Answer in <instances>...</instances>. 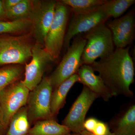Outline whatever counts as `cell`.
Listing matches in <instances>:
<instances>
[{
    "mask_svg": "<svg viewBox=\"0 0 135 135\" xmlns=\"http://www.w3.org/2000/svg\"><path fill=\"white\" fill-rule=\"evenodd\" d=\"M129 49V46L116 49L108 57L96 60L90 65L94 71L98 73L113 97H134L130 86L134 81L135 70Z\"/></svg>",
    "mask_w": 135,
    "mask_h": 135,
    "instance_id": "6da1fadb",
    "label": "cell"
},
{
    "mask_svg": "<svg viewBox=\"0 0 135 135\" xmlns=\"http://www.w3.org/2000/svg\"><path fill=\"white\" fill-rule=\"evenodd\" d=\"M84 38L86 42L81 56L82 65H91L98 59L108 57L115 50L112 33L105 23L86 33Z\"/></svg>",
    "mask_w": 135,
    "mask_h": 135,
    "instance_id": "7a4b0ae2",
    "label": "cell"
},
{
    "mask_svg": "<svg viewBox=\"0 0 135 135\" xmlns=\"http://www.w3.org/2000/svg\"><path fill=\"white\" fill-rule=\"evenodd\" d=\"M30 90L23 81H16L0 92V117L4 129L8 128L13 116L25 106Z\"/></svg>",
    "mask_w": 135,
    "mask_h": 135,
    "instance_id": "3957f363",
    "label": "cell"
},
{
    "mask_svg": "<svg viewBox=\"0 0 135 135\" xmlns=\"http://www.w3.org/2000/svg\"><path fill=\"white\" fill-rule=\"evenodd\" d=\"M86 42L85 38L79 37L70 44L58 66L49 77L53 90L63 81L77 73L82 65L81 56Z\"/></svg>",
    "mask_w": 135,
    "mask_h": 135,
    "instance_id": "277c9868",
    "label": "cell"
},
{
    "mask_svg": "<svg viewBox=\"0 0 135 135\" xmlns=\"http://www.w3.org/2000/svg\"><path fill=\"white\" fill-rule=\"evenodd\" d=\"M33 45L26 36L0 35V65L25 64L32 57Z\"/></svg>",
    "mask_w": 135,
    "mask_h": 135,
    "instance_id": "5b68a950",
    "label": "cell"
},
{
    "mask_svg": "<svg viewBox=\"0 0 135 135\" xmlns=\"http://www.w3.org/2000/svg\"><path fill=\"white\" fill-rule=\"evenodd\" d=\"M53 90L49 78L45 77L33 90L30 91L27 102L29 120L54 119L50 105Z\"/></svg>",
    "mask_w": 135,
    "mask_h": 135,
    "instance_id": "8992f818",
    "label": "cell"
},
{
    "mask_svg": "<svg viewBox=\"0 0 135 135\" xmlns=\"http://www.w3.org/2000/svg\"><path fill=\"white\" fill-rule=\"evenodd\" d=\"M69 15L67 6L57 1L54 18L44 44V49L55 60L58 58L64 47Z\"/></svg>",
    "mask_w": 135,
    "mask_h": 135,
    "instance_id": "52a82bcc",
    "label": "cell"
},
{
    "mask_svg": "<svg viewBox=\"0 0 135 135\" xmlns=\"http://www.w3.org/2000/svg\"><path fill=\"white\" fill-rule=\"evenodd\" d=\"M57 1H32V9L29 19L36 44L44 47V40L54 16Z\"/></svg>",
    "mask_w": 135,
    "mask_h": 135,
    "instance_id": "ba28073f",
    "label": "cell"
},
{
    "mask_svg": "<svg viewBox=\"0 0 135 135\" xmlns=\"http://www.w3.org/2000/svg\"><path fill=\"white\" fill-rule=\"evenodd\" d=\"M98 97L87 87L83 86L82 91L74 101L62 124L71 133L80 134L84 130V123L87 113Z\"/></svg>",
    "mask_w": 135,
    "mask_h": 135,
    "instance_id": "9c48e42d",
    "label": "cell"
},
{
    "mask_svg": "<svg viewBox=\"0 0 135 135\" xmlns=\"http://www.w3.org/2000/svg\"><path fill=\"white\" fill-rule=\"evenodd\" d=\"M32 60L25 68L24 83L30 91L40 83L44 73L55 59L43 46L35 43L32 49Z\"/></svg>",
    "mask_w": 135,
    "mask_h": 135,
    "instance_id": "30bf717a",
    "label": "cell"
},
{
    "mask_svg": "<svg viewBox=\"0 0 135 135\" xmlns=\"http://www.w3.org/2000/svg\"><path fill=\"white\" fill-rule=\"evenodd\" d=\"M108 19L99 9L88 14L74 15L66 33L64 47L67 50L75 36L83 33H86L99 25L105 23Z\"/></svg>",
    "mask_w": 135,
    "mask_h": 135,
    "instance_id": "8fae6325",
    "label": "cell"
},
{
    "mask_svg": "<svg viewBox=\"0 0 135 135\" xmlns=\"http://www.w3.org/2000/svg\"><path fill=\"white\" fill-rule=\"evenodd\" d=\"M107 26L112 36L116 49H123L129 46L134 40L135 17L133 11L108 22Z\"/></svg>",
    "mask_w": 135,
    "mask_h": 135,
    "instance_id": "7c38bea8",
    "label": "cell"
},
{
    "mask_svg": "<svg viewBox=\"0 0 135 135\" xmlns=\"http://www.w3.org/2000/svg\"><path fill=\"white\" fill-rule=\"evenodd\" d=\"M108 124L115 135H135V101L122 107Z\"/></svg>",
    "mask_w": 135,
    "mask_h": 135,
    "instance_id": "4fadbf2b",
    "label": "cell"
},
{
    "mask_svg": "<svg viewBox=\"0 0 135 135\" xmlns=\"http://www.w3.org/2000/svg\"><path fill=\"white\" fill-rule=\"evenodd\" d=\"M79 82L87 87L98 98L108 102L113 97L110 90L99 75L95 74L90 65H82L77 71Z\"/></svg>",
    "mask_w": 135,
    "mask_h": 135,
    "instance_id": "5bb4252c",
    "label": "cell"
},
{
    "mask_svg": "<svg viewBox=\"0 0 135 135\" xmlns=\"http://www.w3.org/2000/svg\"><path fill=\"white\" fill-rule=\"evenodd\" d=\"M79 82L77 74L62 82L51 94V111L53 116L58 114L60 109L64 105L68 92L76 83Z\"/></svg>",
    "mask_w": 135,
    "mask_h": 135,
    "instance_id": "9a60e30c",
    "label": "cell"
},
{
    "mask_svg": "<svg viewBox=\"0 0 135 135\" xmlns=\"http://www.w3.org/2000/svg\"><path fill=\"white\" fill-rule=\"evenodd\" d=\"M71 133L68 128L51 119L38 121L30 128L27 135H68Z\"/></svg>",
    "mask_w": 135,
    "mask_h": 135,
    "instance_id": "2e32d148",
    "label": "cell"
},
{
    "mask_svg": "<svg viewBox=\"0 0 135 135\" xmlns=\"http://www.w3.org/2000/svg\"><path fill=\"white\" fill-rule=\"evenodd\" d=\"M29 121L27 107H23L12 117L5 135H27Z\"/></svg>",
    "mask_w": 135,
    "mask_h": 135,
    "instance_id": "e0dca14e",
    "label": "cell"
},
{
    "mask_svg": "<svg viewBox=\"0 0 135 135\" xmlns=\"http://www.w3.org/2000/svg\"><path fill=\"white\" fill-rule=\"evenodd\" d=\"M135 3V0H106L99 9L107 18L116 19L121 17Z\"/></svg>",
    "mask_w": 135,
    "mask_h": 135,
    "instance_id": "ac0fdd59",
    "label": "cell"
},
{
    "mask_svg": "<svg viewBox=\"0 0 135 135\" xmlns=\"http://www.w3.org/2000/svg\"><path fill=\"white\" fill-rule=\"evenodd\" d=\"M106 0H62V3L71 9L74 15L88 14L99 9Z\"/></svg>",
    "mask_w": 135,
    "mask_h": 135,
    "instance_id": "d6986e66",
    "label": "cell"
},
{
    "mask_svg": "<svg viewBox=\"0 0 135 135\" xmlns=\"http://www.w3.org/2000/svg\"><path fill=\"white\" fill-rule=\"evenodd\" d=\"M32 26L31 21L29 19L0 22V35L24 33L32 29Z\"/></svg>",
    "mask_w": 135,
    "mask_h": 135,
    "instance_id": "ffe728a7",
    "label": "cell"
},
{
    "mask_svg": "<svg viewBox=\"0 0 135 135\" xmlns=\"http://www.w3.org/2000/svg\"><path fill=\"white\" fill-rule=\"evenodd\" d=\"M32 9V1L21 0L11 9L6 11L8 21L29 19Z\"/></svg>",
    "mask_w": 135,
    "mask_h": 135,
    "instance_id": "44dd1931",
    "label": "cell"
},
{
    "mask_svg": "<svg viewBox=\"0 0 135 135\" xmlns=\"http://www.w3.org/2000/svg\"><path fill=\"white\" fill-rule=\"evenodd\" d=\"M23 71V68L19 65L8 66L0 69V92L17 81Z\"/></svg>",
    "mask_w": 135,
    "mask_h": 135,
    "instance_id": "7402d4cb",
    "label": "cell"
},
{
    "mask_svg": "<svg viewBox=\"0 0 135 135\" xmlns=\"http://www.w3.org/2000/svg\"><path fill=\"white\" fill-rule=\"evenodd\" d=\"M110 131L108 123L99 120L91 134L93 135H106Z\"/></svg>",
    "mask_w": 135,
    "mask_h": 135,
    "instance_id": "603a6c76",
    "label": "cell"
},
{
    "mask_svg": "<svg viewBox=\"0 0 135 135\" xmlns=\"http://www.w3.org/2000/svg\"><path fill=\"white\" fill-rule=\"evenodd\" d=\"M99 120L94 117H90L85 119L84 123V130L92 133Z\"/></svg>",
    "mask_w": 135,
    "mask_h": 135,
    "instance_id": "cb8c5ba5",
    "label": "cell"
},
{
    "mask_svg": "<svg viewBox=\"0 0 135 135\" xmlns=\"http://www.w3.org/2000/svg\"><path fill=\"white\" fill-rule=\"evenodd\" d=\"M21 0H4L2 1L3 7L5 11H7L14 7Z\"/></svg>",
    "mask_w": 135,
    "mask_h": 135,
    "instance_id": "d4e9b609",
    "label": "cell"
},
{
    "mask_svg": "<svg viewBox=\"0 0 135 135\" xmlns=\"http://www.w3.org/2000/svg\"><path fill=\"white\" fill-rule=\"evenodd\" d=\"M8 21L6 11L3 7L2 1L0 0V22Z\"/></svg>",
    "mask_w": 135,
    "mask_h": 135,
    "instance_id": "484cf974",
    "label": "cell"
},
{
    "mask_svg": "<svg viewBox=\"0 0 135 135\" xmlns=\"http://www.w3.org/2000/svg\"><path fill=\"white\" fill-rule=\"evenodd\" d=\"M80 135H93L91 133H89V132H88L84 130L83 131H82L80 134ZM106 135H115L110 130V131L108 132L107 133V134Z\"/></svg>",
    "mask_w": 135,
    "mask_h": 135,
    "instance_id": "4316f807",
    "label": "cell"
},
{
    "mask_svg": "<svg viewBox=\"0 0 135 135\" xmlns=\"http://www.w3.org/2000/svg\"><path fill=\"white\" fill-rule=\"evenodd\" d=\"M1 129H5L3 127L2 124L1 122V117H0V130Z\"/></svg>",
    "mask_w": 135,
    "mask_h": 135,
    "instance_id": "83f0119b",
    "label": "cell"
},
{
    "mask_svg": "<svg viewBox=\"0 0 135 135\" xmlns=\"http://www.w3.org/2000/svg\"><path fill=\"white\" fill-rule=\"evenodd\" d=\"M68 135H80V134H74V133H71L70 134Z\"/></svg>",
    "mask_w": 135,
    "mask_h": 135,
    "instance_id": "f1b7e54d",
    "label": "cell"
}]
</instances>
